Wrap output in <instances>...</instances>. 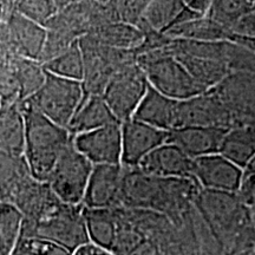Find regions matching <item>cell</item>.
Listing matches in <instances>:
<instances>
[{
  "label": "cell",
  "mask_w": 255,
  "mask_h": 255,
  "mask_svg": "<svg viewBox=\"0 0 255 255\" xmlns=\"http://www.w3.org/2000/svg\"><path fill=\"white\" fill-rule=\"evenodd\" d=\"M212 1L213 0H184V4L193 11L205 15L208 13Z\"/></svg>",
  "instance_id": "cell-31"
},
{
  "label": "cell",
  "mask_w": 255,
  "mask_h": 255,
  "mask_svg": "<svg viewBox=\"0 0 255 255\" xmlns=\"http://www.w3.org/2000/svg\"><path fill=\"white\" fill-rule=\"evenodd\" d=\"M122 129V164L137 167L146 155L168 141V131L137 120L121 124Z\"/></svg>",
  "instance_id": "cell-12"
},
{
  "label": "cell",
  "mask_w": 255,
  "mask_h": 255,
  "mask_svg": "<svg viewBox=\"0 0 255 255\" xmlns=\"http://www.w3.org/2000/svg\"><path fill=\"white\" fill-rule=\"evenodd\" d=\"M193 178L201 189L239 191L244 169L215 152L193 159Z\"/></svg>",
  "instance_id": "cell-10"
},
{
  "label": "cell",
  "mask_w": 255,
  "mask_h": 255,
  "mask_svg": "<svg viewBox=\"0 0 255 255\" xmlns=\"http://www.w3.org/2000/svg\"><path fill=\"white\" fill-rule=\"evenodd\" d=\"M178 104L180 101L173 100L148 85L132 119L169 132L177 129Z\"/></svg>",
  "instance_id": "cell-16"
},
{
  "label": "cell",
  "mask_w": 255,
  "mask_h": 255,
  "mask_svg": "<svg viewBox=\"0 0 255 255\" xmlns=\"http://www.w3.org/2000/svg\"><path fill=\"white\" fill-rule=\"evenodd\" d=\"M228 128L212 126L182 127L168 132V141L177 145L190 158L219 152Z\"/></svg>",
  "instance_id": "cell-13"
},
{
  "label": "cell",
  "mask_w": 255,
  "mask_h": 255,
  "mask_svg": "<svg viewBox=\"0 0 255 255\" xmlns=\"http://www.w3.org/2000/svg\"><path fill=\"white\" fill-rule=\"evenodd\" d=\"M94 164L71 143L64 149L46 183L63 202L81 206Z\"/></svg>",
  "instance_id": "cell-7"
},
{
  "label": "cell",
  "mask_w": 255,
  "mask_h": 255,
  "mask_svg": "<svg viewBox=\"0 0 255 255\" xmlns=\"http://www.w3.org/2000/svg\"><path fill=\"white\" fill-rule=\"evenodd\" d=\"M23 227V215L12 203L0 202V255H11Z\"/></svg>",
  "instance_id": "cell-27"
},
{
  "label": "cell",
  "mask_w": 255,
  "mask_h": 255,
  "mask_svg": "<svg viewBox=\"0 0 255 255\" xmlns=\"http://www.w3.org/2000/svg\"><path fill=\"white\" fill-rule=\"evenodd\" d=\"M1 107H2V103H1V100H0V110H1Z\"/></svg>",
  "instance_id": "cell-34"
},
{
  "label": "cell",
  "mask_w": 255,
  "mask_h": 255,
  "mask_svg": "<svg viewBox=\"0 0 255 255\" xmlns=\"http://www.w3.org/2000/svg\"><path fill=\"white\" fill-rule=\"evenodd\" d=\"M14 12V0H0V24H5Z\"/></svg>",
  "instance_id": "cell-33"
},
{
  "label": "cell",
  "mask_w": 255,
  "mask_h": 255,
  "mask_svg": "<svg viewBox=\"0 0 255 255\" xmlns=\"http://www.w3.org/2000/svg\"><path fill=\"white\" fill-rule=\"evenodd\" d=\"M219 152L245 170L255 156V128L237 126L228 129Z\"/></svg>",
  "instance_id": "cell-20"
},
{
  "label": "cell",
  "mask_w": 255,
  "mask_h": 255,
  "mask_svg": "<svg viewBox=\"0 0 255 255\" xmlns=\"http://www.w3.org/2000/svg\"><path fill=\"white\" fill-rule=\"evenodd\" d=\"M12 69L20 89V100L30 98L39 90L45 81L46 71L39 60L15 55L12 58Z\"/></svg>",
  "instance_id": "cell-25"
},
{
  "label": "cell",
  "mask_w": 255,
  "mask_h": 255,
  "mask_svg": "<svg viewBox=\"0 0 255 255\" xmlns=\"http://www.w3.org/2000/svg\"><path fill=\"white\" fill-rule=\"evenodd\" d=\"M75 148L92 164H122V129L113 123L72 136Z\"/></svg>",
  "instance_id": "cell-9"
},
{
  "label": "cell",
  "mask_w": 255,
  "mask_h": 255,
  "mask_svg": "<svg viewBox=\"0 0 255 255\" xmlns=\"http://www.w3.org/2000/svg\"><path fill=\"white\" fill-rule=\"evenodd\" d=\"M15 56L9 46L7 30L5 24H0V68L7 65Z\"/></svg>",
  "instance_id": "cell-30"
},
{
  "label": "cell",
  "mask_w": 255,
  "mask_h": 255,
  "mask_svg": "<svg viewBox=\"0 0 255 255\" xmlns=\"http://www.w3.org/2000/svg\"><path fill=\"white\" fill-rule=\"evenodd\" d=\"M194 206L220 255H237L255 247L253 210L238 191L201 189Z\"/></svg>",
  "instance_id": "cell-3"
},
{
  "label": "cell",
  "mask_w": 255,
  "mask_h": 255,
  "mask_svg": "<svg viewBox=\"0 0 255 255\" xmlns=\"http://www.w3.org/2000/svg\"><path fill=\"white\" fill-rule=\"evenodd\" d=\"M25 120L24 157L32 176L46 182L57 159L72 141L66 128L53 123L27 100L20 102Z\"/></svg>",
  "instance_id": "cell-4"
},
{
  "label": "cell",
  "mask_w": 255,
  "mask_h": 255,
  "mask_svg": "<svg viewBox=\"0 0 255 255\" xmlns=\"http://www.w3.org/2000/svg\"><path fill=\"white\" fill-rule=\"evenodd\" d=\"M174 55L186 66L193 78L207 91L213 90V88L222 83L229 72V66L221 60L184 55V53H174Z\"/></svg>",
  "instance_id": "cell-22"
},
{
  "label": "cell",
  "mask_w": 255,
  "mask_h": 255,
  "mask_svg": "<svg viewBox=\"0 0 255 255\" xmlns=\"http://www.w3.org/2000/svg\"><path fill=\"white\" fill-rule=\"evenodd\" d=\"M32 176L24 156L9 154L0 149V199L7 201L19 184Z\"/></svg>",
  "instance_id": "cell-24"
},
{
  "label": "cell",
  "mask_w": 255,
  "mask_h": 255,
  "mask_svg": "<svg viewBox=\"0 0 255 255\" xmlns=\"http://www.w3.org/2000/svg\"><path fill=\"white\" fill-rule=\"evenodd\" d=\"M14 12L46 26L59 12V6L55 0H14Z\"/></svg>",
  "instance_id": "cell-28"
},
{
  "label": "cell",
  "mask_w": 255,
  "mask_h": 255,
  "mask_svg": "<svg viewBox=\"0 0 255 255\" xmlns=\"http://www.w3.org/2000/svg\"><path fill=\"white\" fill-rule=\"evenodd\" d=\"M146 2L148 0H111V7L117 20L138 26L142 21Z\"/></svg>",
  "instance_id": "cell-29"
},
{
  "label": "cell",
  "mask_w": 255,
  "mask_h": 255,
  "mask_svg": "<svg viewBox=\"0 0 255 255\" xmlns=\"http://www.w3.org/2000/svg\"><path fill=\"white\" fill-rule=\"evenodd\" d=\"M137 167L157 177H193V158L171 142L157 146Z\"/></svg>",
  "instance_id": "cell-15"
},
{
  "label": "cell",
  "mask_w": 255,
  "mask_h": 255,
  "mask_svg": "<svg viewBox=\"0 0 255 255\" xmlns=\"http://www.w3.org/2000/svg\"><path fill=\"white\" fill-rule=\"evenodd\" d=\"M123 171V164L94 165L82 206L91 209L121 207Z\"/></svg>",
  "instance_id": "cell-11"
},
{
  "label": "cell",
  "mask_w": 255,
  "mask_h": 255,
  "mask_svg": "<svg viewBox=\"0 0 255 255\" xmlns=\"http://www.w3.org/2000/svg\"><path fill=\"white\" fill-rule=\"evenodd\" d=\"M169 39L193 41H220L232 38V32L209 15H200L190 20L175 25L165 32Z\"/></svg>",
  "instance_id": "cell-18"
},
{
  "label": "cell",
  "mask_w": 255,
  "mask_h": 255,
  "mask_svg": "<svg viewBox=\"0 0 255 255\" xmlns=\"http://www.w3.org/2000/svg\"><path fill=\"white\" fill-rule=\"evenodd\" d=\"M136 63L148 84L173 100L186 101L208 92L193 78L168 45L144 51L137 57Z\"/></svg>",
  "instance_id": "cell-5"
},
{
  "label": "cell",
  "mask_w": 255,
  "mask_h": 255,
  "mask_svg": "<svg viewBox=\"0 0 255 255\" xmlns=\"http://www.w3.org/2000/svg\"><path fill=\"white\" fill-rule=\"evenodd\" d=\"M25 120L20 102L2 104L0 110V149L9 154L24 156Z\"/></svg>",
  "instance_id": "cell-19"
},
{
  "label": "cell",
  "mask_w": 255,
  "mask_h": 255,
  "mask_svg": "<svg viewBox=\"0 0 255 255\" xmlns=\"http://www.w3.org/2000/svg\"><path fill=\"white\" fill-rule=\"evenodd\" d=\"M148 85L144 73L137 63L123 66L111 76L102 97L117 122L122 124L132 119Z\"/></svg>",
  "instance_id": "cell-8"
},
{
  "label": "cell",
  "mask_w": 255,
  "mask_h": 255,
  "mask_svg": "<svg viewBox=\"0 0 255 255\" xmlns=\"http://www.w3.org/2000/svg\"><path fill=\"white\" fill-rule=\"evenodd\" d=\"M73 255H113L110 252L102 250V248L95 246L89 242L84 246L79 247L77 251L73 252Z\"/></svg>",
  "instance_id": "cell-32"
},
{
  "label": "cell",
  "mask_w": 255,
  "mask_h": 255,
  "mask_svg": "<svg viewBox=\"0 0 255 255\" xmlns=\"http://www.w3.org/2000/svg\"><path fill=\"white\" fill-rule=\"evenodd\" d=\"M0 202H1V199H0Z\"/></svg>",
  "instance_id": "cell-35"
},
{
  "label": "cell",
  "mask_w": 255,
  "mask_h": 255,
  "mask_svg": "<svg viewBox=\"0 0 255 255\" xmlns=\"http://www.w3.org/2000/svg\"><path fill=\"white\" fill-rule=\"evenodd\" d=\"M103 45L117 50L139 49L144 44L145 37L138 26L123 21H114L101 25L92 34H88Z\"/></svg>",
  "instance_id": "cell-21"
},
{
  "label": "cell",
  "mask_w": 255,
  "mask_h": 255,
  "mask_svg": "<svg viewBox=\"0 0 255 255\" xmlns=\"http://www.w3.org/2000/svg\"><path fill=\"white\" fill-rule=\"evenodd\" d=\"M123 167L121 207L152 210L177 223L189 218L201 190L193 177H157L138 167Z\"/></svg>",
  "instance_id": "cell-2"
},
{
  "label": "cell",
  "mask_w": 255,
  "mask_h": 255,
  "mask_svg": "<svg viewBox=\"0 0 255 255\" xmlns=\"http://www.w3.org/2000/svg\"><path fill=\"white\" fill-rule=\"evenodd\" d=\"M84 96L82 82L59 77L46 71L43 85L27 101L53 123L68 129Z\"/></svg>",
  "instance_id": "cell-6"
},
{
  "label": "cell",
  "mask_w": 255,
  "mask_h": 255,
  "mask_svg": "<svg viewBox=\"0 0 255 255\" xmlns=\"http://www.w3.org/2000/svg\"><path fill=\"white\" fill-rule=\"evenodd\" d=\"M186 8L184 0H148L142 20L151 30L164 34L180 23Z\"/></svg>",
  "instance_id": "cell-23"
},
{
  "label": "cell",
  "mask_w": 255,
  "mask_h": 255,
  "mask_svg": "<svg viewBox=\"0 0 255 255\" xmlns=\"http://www.w3.org/2000/svg\"><path fill=\"white\" fill-rule=\"evenodd\" d=\"M5 25L9 46L14 55L39 60L45 45L47 36L46 27L23 17L17 12L11 14Z\"/></svg>",
  "instance_id": "cell-14"
},
{
  "label": "cell",
  "mask_w": 255,
  "mask_h": 255,
  "mask_svg": "<svg viewBox=\"0 0 255 255\" xmlns=\"http://www.w3.org/2000/svg\"><path fill=\"white\" fill-rule=\"evenodd\" d=\"M45 71L59 77L82 82L84 78V57L79 39L55 58L43 64Z\"/></svg>",
  "instance_id": "cell-26"
},
{
  "label": "cell",
  "mask_w": 255,
  "mask_h": 255,
  "mask_svg": "<svg viewBox=\"0 0 255 255\" xmlns=\"http://www.w3.org/2000/svg\"><path fill=\"white\" fill-rule=\"evenodd\" d=\"M120 123L101 95H85L81 105L68 126L71 135L87 132L98 128Z\"/></svg>",
  "instance_id": "cell-17"
},
{
  "label": "cell",
  "mask_w": 255,
  "mask_h": 255,
  "mask_svg": "<svg viewBox=\"0 0 255 255\" xmlns=\"http://www.w3.org/2000/svg\"><path fill=\"white\" fill-rule=\"evenodd\" d=\"M11 203L23 215L20 238L52 242L72 253L90 242L83 206L63 202L46 182L31 178Z\"/></svg>",
  "instance_id": "cell-1"
}]
</instances>
